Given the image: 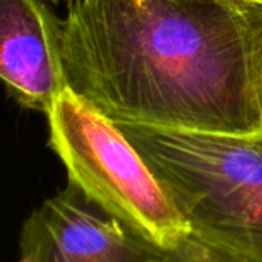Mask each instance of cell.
I'll use <instances>...</instances> for the list:
<instances>
[{
	"label": "cell",
	"instance_id": "cell-7",
	"mask_svg": "<svg viewBox=\"0 0 262 262\" xmlns=\"http://www.w3.org/2000/svg\"><path fill=\"white\" fill-rule=\"evenodd\" d=\"M48 2H51V3H54V5H66V8L68 6H71L72 3H75L77 0H48Z\"/></svg>",
	"mask_w": 262,
	"mask_h": 262
},
{
	"label": "cell",
	"instance_id": "cell-5",
	"mask_svg": "<svg viewBox=\"0 0 262 262\" xmlns=\"http://www.w3.org/2000/svg\"><path fill=\"white\" fill-rule=\"evenodd\" d=\"M60 41L61 20L43 0H0V77L20 106L48 115L69 89Z\"/></svg>",
	"mask_w": 262,
	"mask_h": 262
},
{
	"label": "cell",
	"instance_id": "cell-1",
	"mask_svg": "<svg viewBox=\"0 0 262 262\" xmlns=\"http://www.w3.org/2000/svg\"><path fill=\"white\" fill-rule=\"evenodd\" d=\"M60 54L117 124L262 134V0H77Z\"/></svg>",
	"mask_w": 262,
	"mask_h": 262
},
{
	"label": "cell",
	"instance_id": "cell-6",
	"mask_svg": "<svg viewBox=\"0 0 262 262\" xmlns=\"http://www.w3.org/2000/svg\"><path fill=\"white\" fill-rule=\"evenodd\" d=\"M161 262H243L236 256L189 233L173 249L166 250Z\"/></svg>",
	"mask_w": 262,
	"mask_h": 262
},
{
	"label": "cell",
	"instance_id": "cell-4",
	"mask_svg": "<svg viewBox=\"0 0 262 262\" xmlns=\"http://www.w3.org/2000/svg\"><path fill=\"white\" fill-rule=\"evenodd\" d=\"M158 249L77 186L46 200L25 221L20 262H161Z\"/></svg>",
	"mask_w": 262,
	"mask_h": 262
},
{
	"label": "cell",
	"instance_id": "cell-8",
	"mask_svg": "<svg viewBox=\"0 0 262 262\" xmlns=\"http://www.w3.org/2000/svg\"><path fill=\"white\" fill-rule=\"evenodd\" d=\"M261 111H262V91H261Z\"/></svg>",
	"mask_w": 262,
	"mask_h": 262
},
{
	"label": "cell",
	"instance_id": "cell-2",
	"mask_svg": "<svg viewBox=\"0 0 262 262\" xmlns=\"http://www.w3.org/2000/svg\"><path fill=\"white\" fill-rule=\"evenodd\" d=\"M117 126L192 235L243 262H262V134Z\"/></svg>",
	"mask_w": 262,
	"mask_h": 262
},
{
	"label": "cell",
	"instance_id": "cell-3",
	"mask_svg": "<svg viewBox=\"0 0 262 262\" xmlns=\"http://www.w3.org/2000/svg\"><path fill=\"white\" fill-rule=\"evenodd\" d=\"M48 117L49 147L68 183L161 250L190 230L164 187L120 127L66 89Z\"/></svg>",
	"mask_w": 262,
	"mask_h": 262
}]
</instances>
